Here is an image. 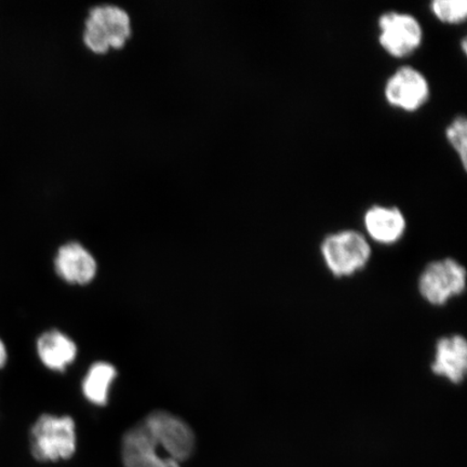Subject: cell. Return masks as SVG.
<instances>
[{
    "label": "cell",
    "instance_id": "obj_9",
    "mask_svg": "<svg viewBox=\"0 0 467 467\" xmlns=\"http://www.w3.org/2000/svg\"><path fill=\"white\" fill-rule=\"evenodd\" d=\"M431 371L455 385L464 381L467 373V342L464 337L452 335L437 341Z\"/></svg>",
    "mask_w": 467,
    "mask_h": 467
},
{
    "label": "cell",
    "instance_id": "obj_13",
    "mask_svg": "<svg viewBox=\"0 0 467 467\" xmlns=\"http://www.w3.org/2000/svg\"><path fill=\"white\" fill-rule=\"evenodd\" d=\"M117 372L114 366L108 363L93 365L83 382V392L86 399L98 406H104L109 400L110 385Z\"/></svg>",
    "mask_w": 467,
    "mask_h": 467
},
{
    "label": "cell",
    "instance_id": "obj_3",
    "mask_svg": "<svg viewBox=\"0 0 467 467\" xmlns=\"http://www.w3.org/2000/svg\"><path fill=\"white\" fill-rule=\"evenodd\" d=\"M75 422L69 417L44 414L31 430V452L39 462H57L76 451Z\"/></svg>",
    "mask_w": 467,
    "mask_h": 467
},
{
    "label": "cell",
    "instance_id": "obj_2",
    "mask_svg": "<svg viewBox=\"0 0 467 467\" xmlns=\"http://www.w3.org/2000/svg\"><path fill=\"white\" fill-rule=\"evenodd\" d=\"M325 265L336 277H348L364 270L371 258V247L358 231L329 234L320 244Z\"/></svg>",
    "mask_w": 467,
    "mask_h": 467
},
{
    "label": "cell",
    "instance_id": "obj_15",
    "mask_svg": "<svg viewBox=\"0 0 467 467\" xmlns=\"http://www.w3.org/2000/svg\"><path fill=\"white\" fill-rule=\"evenodd\" d=\"M445 137L462 166L467 171V120L464 115L455 116L446 127Z\"/></svg>",
    "mask_w": 467,
    "mask_h": 467
},
{
    "label": "cell",
    "instance_id": "obj_4",
    "mask_svg": "<svg viewBox=\"0 0 467 467\" xmlns=\"http://www.w3.org/2000/svg\"><path fill=\"white\" fill-rule=\"evenodd\" d=\"M378 42L387 54L405 58L423 44L424 31L417 16L400 11H387L378 19Z\"/></svg>",
    "mask_w": 467,
    "mask_h": 467
},
{
    "label": "cell",
    "instance_id": "obj_7",
    "mask_svg": "<svg viewBox=\"0 0 467 467\" xmlns=\"http://www.w3.org/2000/svg\"><path fill=\"white\" fill-rule=\"evenodd\" d=\"M143 423L168 457L178 463L188 460L194 452V433L180 418L166 411H155L146 417Z\"/></svg>",
    "mask_w": 467,
    "mask_h": 467
},
{
    "label": "cell",
    "instance_id": "obj_14",
    "mask_svg": "<svg viewBox=\"0 0 467 467\" xmlns=\"http://www.w3.org/2000/svg\"><path fill=\"white\" fill-rule=\"evenodd\" d=\"M430 10L436 19L443 25L459 26L467 17L466 0H434Z\"/></svg>",
    "mask_w": 467,
    "mask_h": 467
},
{
    "label": "cell",
    "instance_id": "obj_17",
    "mask_svg": "<svg viewBox=\"0 0 467 467\" xmlns=\"http://www.w3.org/2000/svg\"><path fill=\"white\" fill-rule=\"evenodd\" d=\"M461 48H462V52L464 55H466L467 52V40L466 38H463L461 40Z\"/></svg>",
    "mask_w": 467,
    "mask_h": 467
},
{
    "label": "cell",
    "instance_id": "obj_8",
    "mask_svg": "<svg viewBox=\"0 0 467 467\" xmlns=\"http://www.w3.org/2000/svg\"><path fill=\"white\" fill-rule=\"evenodd\" d=\"M122 460L126 467H181L162 451L143 422L124 436Z\"/></svg>",
    "mask_w": 467,
    "mask_h": 467
},
{
    "label": "cell",
    "instance_id": "obj_5",
    "mask_svg": "<svg viewBox=\"0 0 467 467\" xmlns=\"http://www.w3.org/2000/svg\"><path fill=\"white\" fill-rule=\"evenodd\" d=\"M466 276L465 267L454 259L431 262L420 275V295L431 306H445L452 297L463 294Z\"/></svg>",
    "mask_w": 467,
    "mask_h": 467
},
{
    "label": "cell",
    "instance_id": "obj_10",
    "mask_svg": "<svg viewBox=\"0 0 467 467\" xmlns=\"http://www.w3.org/2000/svg\"><path fill=\"white\" fill-rule=\"evenodd\" d=\"M55 266L57 275L69 284H89L97 274L96 259L78 242L63 244L57 250Z\"/></svg>",
    "mask_w": 467,
    "mask_h": 467
},
{
    "label": "cell",
    "instance_id": "obj_16",
    "mask_svg": "<svg viewBox=\"0 0 467 467\" xmlns=\"http://www.w3.org/2000/svg\"><path fill=\"white\" fill-rule=\"evenodd\" d=\"M7 348H5V346L2 341V338H0V368H3L5 365V363H7Z\"/></svg>",
    "mask_w": 467,
    "mask_h": 467
},
{
    "label": "cell",
    "instance_id": "obj_6",
    "mask_svg": "<svg viewBox=\"0 0 467 467\" xmlns=\"http://www.w3.org/2000/svg\"><path fill=\"white\" fill-rule=\"evenodd\" d=\"M384 98L390 107L406 113L418 112L431 97L426 76L411 66H402L389 76L384 85Z\"/></svg>",
    "mask_w": 467,
    "mask_h": 467
},
{
    "label": "cell",
    "instance_id": "obj_11",
    "mask_svg": "<svg viewBox=\"0 0 467 467\" xmlns=\"http://www.w3.org/2000/svg\"><path fill=\"white\" fill-rule=\"evenodd\" d=\"M364 225L372 241L393 244L405 235L407 219L399 207L373 204L365 213Z\"/></svg>",
    "mask_w": 467,
    "mask_h": 467
},
{
    "label": "cell",
    "instance_id": "obj_1",
    "mask_svg": "<svg viewBox=\"0 0 467 467\" xmlns=\"http://www.w3.org/2000/svg\"><path fill=\"white\" fill-rule=\"evenodd\" d=\"M131 36L130 14L119 5L105 4L90 9L85 21L83 40L96 54L119 49Z\"/></svg>",
    "mask_w": 467,
    "mask_h": 467
},
{
    "label": "cell",
    "instance_id": "obj_12",
    "mask_svg": "<svg viewBox=\"0 0 467 467\" xmlns=\"http://www.w3.org/2000/svg\"><path fill=\"white\" fill-rule=\"evenodd\" d=\"M40 360L51 370L63 371L78 356V347L61 331L51 330L40 336L37 341Z\"/></svg>",
    "mask_w": 467,
    "mask_h": 467
}]
</instances>
